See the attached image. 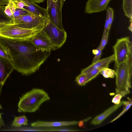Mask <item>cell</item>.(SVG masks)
Here are the masks:
<instances>
[{"label": "cell", "mask_w": 132, "mask_h": 132, "mask_svg": "<svg viewBox=\"0 0 132 132\" xmlns=\"http://www.w3.org/2000/svg\"><path fill=\"white\" fill-rule=\"evenodd\" d=\"M31 39L15 40L0 37V42L11 56L15 69L24 75L38 70L50 54L51 51L35 46Z\"/></svg>", "instance_id": "1"}, {"label": "cell", "mask_w": 132, "mask_h": 132, "mask_svg": "<svg viewBox=\"0 0 132 132\" xmlns=\"http://www.w3.org/2000/svg\"><path fill=\"white\" fill-rule=\"evenodd\" d=\"M50 98L48 94L44 90L34 88L20 97L18 111L20 112H35L42 103Z\"/></svg>", "instance_id": "2"}, {"label": "cell", "mask_w": 132, "mask_h": 132, "mask_svg": "<svg viewBox=\"0 0 132 132\" xmlns=\"http://www.w3.org/2000/svg\"><path fill=\"white\" fill-rule=\"evenodd\" d=\"M132 60L119 64L116 67V92L124 97L130 93L131 87Z\"/></svg>", "instance_id": "3"}, {"label": "cell", "mask_w": 132, "mask_h": 132, "mask_svg": "<svg viewBox=\"0 0 132 132\" xmlns=\"http://www.w3.org/2000/svg\"><path fill=\"white\" fill-rule=\"evenodd\" d=\"M42 30L22 28L13 23H0V37L13 40L31 39Z\"/></svg>", "instance_id": "4"}, {"label": "cell", "mask_w": 132, "mask_h": 132, "mask_svg": "<svg viewBox=\"0 0 132 132\" xmlns=\"http://www.w3.org/2000/svg\"><path fill=\"white\" fill-rule=\"evenodd\" d=\"M132 47L129 37L117 39L113 46L116 68L120 63L132 59Z\"/></svg>", "instance_id": "5"}, {"label": "cell", "mask_w": 132, "mask_h": 132, "mask_svg": "<svg viewBox=\"0 0 132 132\" xmlns=\"http://www.w3.org/2000/svg\"><path fill=\"white\" fill-rule=\"evenodd\" d=\"M42 30L57 48L61 47L66 41L67 34L66 31L56 27L48 16Z\"/></svg>", "instance_id": "6"}, {"label": "cell", "mask_w": 132, "mask_h": 132, "mask_svg": "<svg viewBox=\"0 0 132 132\" xmlns=\"http://www.w3.org/2000/svg\"><path fill=\"white\" fill-rule=\"evenodd\" d=\"M47 18L41 17L30 13L19 16L13 19V23L22 28L41 30L43 28Z\"/></svg>", "instance_id": "7"}, {"label": "cell", "mask_w": 132, "mask_h": 132, "mask_svg": "<svg viewBox=\"0 0 132 132\" xmlns=\"http://www.w3.org/2000/svg\"><path fill=\"white\" fill-rule=\"evenodd\" d=\"M48 16L53 23L59 29L64 30L62 22V9L64 0H46Z\"/></svg>", "instance_id": "8"}, {"label": "cell", "mask_w": 132, "mask_h": 132, "mask_svg": "<svg viewBox=\"0 0 132 132\" xmlns=\"http://www.w3.org/2000/svg\"><path fill=\"white\" fill-rule=\"evenodd\" d=\"M42 30L31 39L33 44L39 48L48 51L57 49Z\"/></svg>", "instance_id": "9"}, {"label": "cell", "mask_w": 132, "mask_h": 132, "mask_svg": "<svg viewBox=\"0 0 132 132\" xmlns=\"http://www.w3.org/2000/svg\"><path fill=\"white\" fill-rule=\"evenodd\" d=\"M14 69L11 61L0 56V95L6 81Z\"/></svg>", "instance_id": "10"}, {"label": "cell", "mask_w": 132, "mask_h": 132, "mask_svg": "<svg viewBox=\"0 0 132 132\" xmlns=\"http://www.w3.org/2000/svg\"><path fill=\"white\" fill-rule=\"evenodd\" d=\"M111 0H88L85 8L86 13L91 14L106 9Z\"/></svg>", "instance_id": "11"}, {"label": "cell", "mask_w": 132, "mask_h": 132, "mask_svg": "<svg viewBox=\"0 0 132 132\" xmlns=\"http://www.w3.org/2000/svg\"><path fill=\"white\" fill-rule=\"evenodd\" d=\"M20 0L26 5V6H25L23 9L29 13L41 17H47L48 14L46 9L39 6L35 3L30 0Z\"/></svg>", "instance_id": "12"}, {"label": "cell", "mask_w": 132, "mask_h": 132, "mask_svg": "<svg viewBox=\"0 0 132 132\" xmlns=\"http://www.w3.org/2000/svg\"><path fill=\"white\" fill-rule=\"evenodd\" d=\"M78 122V121H75L49 122L38 120L32 123L31 126L35 128L68 126L77 125Z\"/></svg>", "instance_id": "13"}, {"label": "cell", "mask_w": 132, "mask_h": 132, "mask_svg": "<svg viewBox=\"0 0 132 132\" xmlns=\"http://www.w3.org/2000/svg\"><path fill=\"white\" fill-rule=\"evenodd\" d=\"M114 58L113 54L106 57L100 59L96 62L83 69L81 73H85L92 70L96 68H109V65L112 62L114 61Z\"/></svg>", "instance_id": "14"}, {"label": "cell", "mask_w": 132, "mask_h": 132, "mask_svg": "<svg viewBox=\"0 0 132 132\" xmlns=\"http://www.w3.org/2000/svg\"><path fill=\"white\" fill-rule=\"evenodd\" d=\"M124 101H121L119 104H115L108 108L103 113L96 116L91 121L90 124L95 125L101 124L110 115L122 106Z\"/></svg>", "instance_id": "15"}, {"label": "cell", "mask_w": 132, "mask_h": 132, "mask_svg": "<svg viewBox=\"0 0 132 132\" xmlns=\"http://www.w3.org/2000/svg\"><path fill=\"white\" fill-rule=\"evenodd\" d=\"M122 8L125 15L132 20V0H123Z\"/></svg>", "instance_id": "16"}, {"label": "cell", "mask_w": 132, "mask_h": 132, "mask_svg": "<svg viewBox=\"0 0 132 132\" xmlns=\"http://www.w3.org/2000/svg\"><path fill=\"white\" fill-rule=\"evenodd\" d=\"M28 119L25 116L19 117H15L12 125V127H19L22 125H28Z\"/></svg>", "instance_id": "17"}, {"label": "cell", "mask_w": 132, "mask_h": 132, "mask_svg": "<svg viewBox=\"0 0 132 132\" xmlns=\"http://www.w3.org/2000/svg\"><path fill=\"white\" fill-rule=\"evenodd\" d=\"M5 7L4 5H0V23H13V20L4 12Z\"/></svg>", "instance_id": "18"}, {"label": "cell", "mask_w": 132, "mask_h": 132, "mask_svg": "<svg viewBox=\"0 0 132 132\" xmlns=\"http://www.w3.org/2000/svg\"><path fill=\"white\" fill-rule=\"evenodd\" d=\"M5 7L4 12L9 16L11 17L17 9L16 4L14 2L9 1L8 4Z\"/></svg>", "instance_id": "19"}, {"label": "cell", "mask_w": 132, "mask_h": 132, "mask_svg": "<svg viewBox=\"0 0 132 132\" xmlns=\"http://www.w3.org/2000/svg\"><path fill=\"white\" fill-rule=\"evenodd\" d=\"M100 73L105 78H113L116 76V71L109 68H104L101 70Z\"/></svg>", "instance_id": "20"}, {"label": "cell", "mask_w": 132, "mask_h": 132, "mask_svg": "<svg viewBox=\"0 0 132 132\" xmlns=\"http://www.w3.org/2000/svg\"><path fill=\"white\" fill-rule=\"evenodd\" d=\"M0 56L11 61L12 59L6 48L0 42Z\"/></svg>", "instance_id": "21"}, {"label": "cell", "mask_w": 132, "mask_h": 132, "mask_svg": "<svg viewBox=\"0 0 132 132\" xmlns=\"http://www.w3.org/2000/svg\"><path fill=\"white\" fill-rule=\"evenodd\" d=\"M75 80L79 85L81 86L85 85L89 82L85 75L81 73L76 77Z\"/></svg>", "instance_id": "22"}, {"label": "cell", "mask_w": 132, "mask_h": 132, "mask_svg": "<svg viewBox=\"0 0 132 132\" xmlns=\"http://www.w3.org/2000/svg\"><path fill=\"white\" fill-rule=\"evenodd\" d=\"M102 68H103L94 69L84 74L85 75L89 82L96 78L99 75Z\"/></svg>", "instance_id": "23"}, {"label": "cell", "mask_w": 132, "mask_h": 132, "mask_svg": "<svg viewBox=\"0 0 132 132\" xmlns=\"http://www.w3.org/2000/svg\"><path fill=\"white\" fill-rule=\"evenodd\" d=\"M30 13L23 9H16L15 12L13 15L11 19L13 20L19 16L26 15Z\"/></svg>", "instance_id": "24"}, {"label": "cell", "mask_w": 132, "mask_h": 132, "mask_svg": "<svg viewBox=\"0 0 132 132\" xmlns=\"http://www.w3.org/2000/svg\"><path fill=\"white\" fill-rule=\"evenodd\" d=\"M102 50L98 47L93 50L92 53L94 55V56L92 63H94L100 60L102 54Z\"/></svg>", "instance_id": "25"}, {"label": "cell", "mask_w": 132, "mask_h": 132, "mask_svg": "<svg viewBox=\"0 0 132 132\" xmlns=\"http://www.w3.org/2000/svg\"><path fill=\"white\" fill-rule=\"evenodd\" d=\"M106 11L108 14V25L107 31H109L113 19V9L110 7H108Z\"/></svg>", "instance_id": "26"}, {"label": "cell", "mask_w": 132, "mask_h": 132, "mask_svg": "<svg viewBox=\"0 0 132 132\" xmlns=\"http://www.w3.org/2000/svg\"><path fill=\"white\" fill-rule=\"evenodd\" d=\"M128 101V103L126 106V107L114 119L112 120L110 122H113L114 120H117L124 113H125L126 111H127L129 109L131 106L132 104V100L131 99L129 98H127Z\"/></svg>", "instance_id": "27"}, {"label": "cell", "mask_w": 132, "mask_h": 132, "mask_svg": "<svg viewBox=\"0 0 132 132\" xmlns=\"http://www.w3.org/2000/svg\"><path fill=\"white\" fill-rule=\"evenodd\" d=\"M109 31H107L104 38L102 39H101V43L99 46L98 47L102 50H103L106 45L108 39Z\"/></svg>", "instance_id": "28"}, {"label": "cell", "mask_w": 132, "mask_h": 132, "mask_svg": "<svg viewBox=\"0 0 132 132\" xmlns=\"http://www.w3.org/2000/svg\"><path fill=\"white\" fill-rule=\"evenodd\" d=\"M123 97L120 94L117 93L113 98L112 102L116 104H119L120 103L121 99Z\"/></svg>", "instance_id": "29"}, {"label": "cell", "mask_w": 132, "mask_h": 132, "mask_svg": "<svg viewBox=\"0 0 132 132\" xmlns=\"http://www.w3.org/2000/svg\"><path fill=\"white\" fill-rule=\"evenodd\" d=\"M106 18L104 30L101 39H103L105 36L107 32L108 25V14L106 11Z\"/></svg>", "instance_id": "30"}, {"label": "cell", "mask_w": 132, "mask_h": 132, "mask_svg": "<svg viewBox=\"0 0 132 132\" xmlns=\"http://www.w3.org/2000/svg\"><path fill=\"white\" fill-rule=\"evenodd\" d=\"M15 3L17 9H23L26 5L22 1L20 0H18L14 2Z\"/></svg>", "instance_id": "31"}, {"label": "cell", "mask_w": 132, "mask_h": 132, "mask_svg": "<svg viewBox=\"0 0 132 132\" xmlns=\"http://www.w3.org/2000/svg\"><path fill=\"white\" fill-rule=\"evenodd\" d=\"M8 1H12L14 2H15L18 0H8ZM31 1L35 3H39L43 2L45 0H30Z\"/></svg>", "instance_id": "32"}, {"label": "cell", "mask_w": 132, "mask_h": 132, "mask_svg": "<svg viewBox=\"0 0 132 132\" xmlns=\"http://www.w3.org/2000/svg\"><path fill=\"white\" fill-rule=\"evenodd\" d=\"M9 2L8 0H0V5H7Z\"/></svg>", "instance_id": "33"}, {"label": "cell", "mask_w": 132, "mask_h": 132, "mask_svg": "<svg viewBox=\"0 0 132 132\" xmlns=\"http://www.w3.org/2000/svg\"><path fill=\"white\" fill-rule=\"evenodd\" d=\"M4 125V121L2 119L1 114L0 113V127Z\"/></svg>", "instance_id": "34"}, {"label": "cell", "mask_w": 132, "mask_h": 132, "mask_svg": "<svg viewBox=\"0 0 132 132\" xmlns=\"http://www.w3.org/2000/svg\"><path fill=\"white\" fill-rule=\"evenodd\" d=\"M79 127H82L84 124V121L83 120H81L78 122V124Z\"/></svg>", "instance_id": "35"}, {"label": "cell", "mask_w": 132, "mask_h": 132, "mask_svg": "<svg viewBox=\"0 0 132 132\" xmlns=\"http://www.w3.org/2000/svg\"><path fill=\"white\" fill-rule=\"evenodd\" d=\"M2 108V107L1 105L0 104V109H1Z\"/></svg>", "instance_id": "36"}, {"label": "cell", "mask_w": 132, "mask_h": 132, "mask_svg": "<svg viewBox=\"0 0 132 132\" xmlns=\"http://www.w3.org/2000/svg\"><path fill=\"white\" fill-rule=\"evenodd\" d=\"M65 1V0H64V1Z\"/></svg>", "instance_id": "37"}]
</instances>
